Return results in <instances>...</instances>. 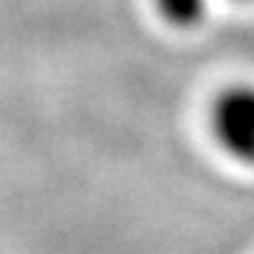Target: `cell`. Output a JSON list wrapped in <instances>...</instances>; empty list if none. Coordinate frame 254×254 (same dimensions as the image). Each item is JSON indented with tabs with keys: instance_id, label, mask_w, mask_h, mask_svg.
Masks as SVG:
<instances>
[{
	"instance_id": "6da1fadb",
	"label": "cell",
	"mask_w": 254,
	"mask_h": 254,
	"mask_svg": "<svg viewBox=\"0 0 254 254\" xmlns=\"http://www.w3.org/2000/svg\"><path fill=\"white\" fill-rule=\"evenodd\" d=\"M212 130L235 161L254 167V85H235L212 105Z\"/></svg>"
},
{
	"instance_id": "7a4b0ae2",
	"label": "cell",
	"mask_w": 254,
	"mask_h": 254,
	"mask_svg": "<svg viewBox=\"0 0 254 254\" xmlns=\"http://www.w3.org/2000/svg\"><path fill=\"white\" fill-rule=\"evenodd\" d=\"M155 6L161 11V17L173 26H195L203 11L206 0H155Z\"/></svg>"
}]
</instances>
